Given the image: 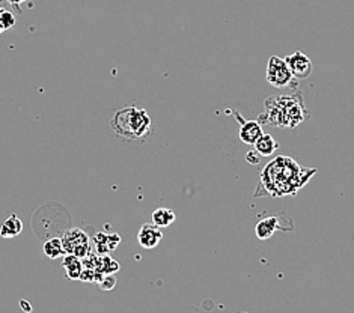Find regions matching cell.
Wrapping results in <instances>:
<instances>
[{
	"mask_svg": "<svg viewBox=\"0 0 354 313\" xmlns=\"http://www.w3.org/2000/svg\"><path fill=\"white\" fill-rule=\"evenodd\" d=\"M98 285L103 291H112L116 285V278L113 274H103L98 281Z\"/></svg>",
	"mask_w": 354,
	"mask_h": 313,
	"instance_id": "e0dca14e",
	"label": "cell"
},
{
	"mask_svg": "<svg viewBox=\"0 0 354 313\" xmlns=\"http://www.w3.org/2000/svg\"><path fill=\"white\" fill-rule=\"evenodd\" d=\"M267 82L274 88L288 86L292 82V73L290 71L288 65H286L285 59L277 56L270 57L267 65Z\"/></svg>",
	"mask_w": 354,
	"mask_h": 313,
	"instance_id": "5b68a950",
	"label": "cell"
},
{
	"mask_svg": "<svg viewBox=\"0 0 354 313\" xmlns=\"http://www.w3.org/2000/svg\"><path fill=\"white\" fill-rule=\"evenodd\" d=\"M235 116L240 121V140L246 145H255V142L264 134L263 126L257 121L241 120L239 113H235Z\"/></svg>",
	"mask_w": 354,
	"mask_h": 313,
	"instance_id": "ba28073f",
	"label": "cell"
},
{
	"mask_svg": "<svg viewBox=\"0 0 354 313\" xmlns=\"http://www.w3.org/2000/svg\"><path fill=\"white\" fill-rule=\"evenodd\" d=\"M267 113L261 115V121L266 124H272L277 126H288L286 125V115L288 113L290 126H296L305 120V106L301 104L300 99H294L292 97H281L272 98L266 101Z\"/></svg>",
	"mask_w": 354,
	"mask_h": 313,
	"instance_id": "3957f363",
	"label": "cell"
},
{
	"mask_svg": "<svg viewBox=\"0 0 354 313\" xmlns=\"http://www.w3.org/2000/svg\"><path fill=\"white\" fill-rule=\"evenodd\" d=\"M285 62L288 65L292 77L296 79H308L312 73L310 59L301 52H294L285 57Z\"/></svg>",
	"mask_w": 354,
	"mask_h": 313,
	"instance_id": "8992f818",
	"label": "cell"
},
{
	"mask_svg": "<svg viewBox=\"0 0 354 313\" xmlns=\"http://www.w3.org/2000/svg\"><path fill=\"white\" fill-rule=\"evenodd\" d=\"M314 173L306 175V169L292 162L291 158L279 157L264 167L261 181L272 196H285V194H296Z\"/></svg>",
	"mask_w": 354,
	"mask_h": 313,
	"instance_id": "6da1fadb",
	"label": "cell"
},
{
	"mask_svg": "<svg viewBox=\"0 0 354 313\" xmlns=\"http://www.w3.org/2000/svg\"><path fill=\"white\" fill-rule=\"evenodd\" d=\"M20 306H21V309H26V312H30V310H32L30 304H29L26 300H23V301L20 303Z\"/></svg>",
	"mask_w": 354,
	"mask_h": 313,
	"instance_id": "d6986e66",
	"label": "cell"
},
{
	"mask_svg": "<svg viewBox=\"0 0 354 313\" xmlns=\"http://www.w3.org/2000/svg\"><path fill=\"white\" fill-rule=\"evenodd\" d=\"M111 126L118 137L127 142H145L153 134V121L145 108L124 107L113 115Z\"/></svg>",
	"mask_w": 354,
	"mask_h": 313,
	"instance_id": "7a4b0ae2",
	"label": "cell"
},
{
	"mask_svg": "<svg viewBox=\"0 0 354 313\" xmlns=\"http://www.w3.org/2000/svg\"><path fill=\"white\" fill-rule=\"evenodd\" d=\"M279 229V222L276 217H266L259 220L255 226V234L259 240H268L272 238L273 234Z\"/></svg>",
	"mask_w": 354,
	"mask_h": 313,
	"instance_id": "9c48e42d",
	"label": "cell"
},
{
	"mask_svg": "<svg viewBox=\"0 0 354 313\" xmlns=\"http://www.w3.org/2000/svg\"><path fill=\"white\" fill-rule=\"evenodd\" d=\"M175 218H176L175 213L169 208H157L153 213V223L158 226L160 229H162V227L171 226L175 222Z\"/></svg>",
	"mask_w": 354,
	"mask_h": 313,
	"instance_id": "4fadbf2b",
	"label": "cell"
},
{
	"mask_svg": "<svg viewBox=\"0 0 354 313\" xmlns=\"http://www.w3.org/2000/svg\"><path fill=\"white\" fill-rule=\"evenodd\" d=\"M65 255H74L80 259L91 253V240L82 229H71L62 236Z\"/></svg>",
	"mask_w": 354,
	"mask_h": 313,
	"instance_id": "277c9868",
	"label": "cell"
},
{
	"mask_svg": "<svg viewBox=\"0 0 354 313\" xmlns=\"http://www.w3.org/2000/svg\"><path fill=\"white\" fill-rule=\"evenodd\" d=\"M15 26V15L8 11L6 8L0 6V33H3L5 30H10Z\"/></svg>",
	"mask_w": 354,
	"mask_h": 313,
	"instance_id": "2e32d148",
	"label": "cell"
},
{
	"mask_svg": "<svg viewBox=\"0 0 354 313\" xmlns=\"http://www.w3.org/2000/svg\"><path fill=\"white\" fill-rule=\"evenodd\" d=\"M255 151L258 152L259 155L263 157H270L274 154V151L277 149V142L273 139V136L270 134H263L257 142H255Z\"/></svg>",
	"mask_w": 354,
	"mask_h": 313,
	"instance_id": "7c38bea8",
	"label": "cell"
},
{
	"mask_svg": "<svg viewBox=\"0 0 354 313\" xmlns=\"http://www.w3.org/2000/svg\"><path fill=\"white\" fill-rule=\"evenodd\" d=\"M120 269V264L109 255H100L97 258V267L95 272L101 274H115Z\"/></svg>",
	"mask_w": 354,
	"mask_h": 313,
	"instance_id": "9a60e30c",
	"label": "cell"
},
{
	"mask_svg": "<svg viewBox=\"0 0 354 313\" xmlns=\"http://www.w3.org/2000/svg\"><path fill=\"white\" fill-rule=\"evenodd\" d=\"M259 154L257 151H250V152H248V155H246V160L248 162L250 163V164H257V163H259Z\"/></svg>",
	"mask_w": 354,
	"mask_h": 313,
	"instance_id": "ac0fdd59",
	"label": "cell"
},
{
	"mask_svg": "<svg viewBox=\"0 0 354 313\" xmlns=\"http://www.w3.org/2000/svg\"><path fill=\"white\" fill-rule=\"evenodd\" d=\"M64 268L65 273L71 281H79L80 274L83 272V262L80 258L74 255H65L64 258Z\"/></svg>",
	"mask_w": 354,
	"mask_h": 313,
	"instance_id": "8fae6325",
	"label": "cell"
},
{
	"mask_svg": "<svg viewBox=\"0 0 354 313\" xmlns=\"http://www.w3.org/2000/svg\"><path fill=\"white\" fill-rule=\"evenodd\" d=\"M23 231V222L17 214H11L5 222L0 225V236L3 238H14Z\"/></svg>",
	"mask_w": 354,
	"mask_h": 313,
	"instance_id": "30bf717a",
	"label": "cell"
},
{
	"mask_svg": "<svg viewBox=\"0 0 354 313\" xmlns=\"http://www.w3.org/2000/svg\"><path fill=\"white\" fill-rule=\"evenodd\" d=\"M162 240H163V234L160 231V227L156 226L154 223L143 225L138 232V241L142 247L147 250L156 249Z\"/></svg>",
	"mask_w": 354,
	"mask_h": 313,
	"instance_id": "52a82bcc",
	"label": "cell"
},
{
	"mask_svg": "<svg viewBox=\"0 0 354 313\" xmlns=\"http://www.w3.org/2000/svg\"><path fill=\"white\" fill-rule=\"evenodd\" d=\"M44 253L46 256L50 259H57L65 255L64 250V244H62V238H57V236H53L44 243Z\"/></svg>",
	"mask_w": 354,
	"mask_h": 313,
	"instance_id": "5bb4252c",
	"label": "cell"
},
{
	"mask_svg": "<svg viewBox=\"0 0 354 313\" xmlns=\"http://www.w3.org/2000/svg\"><path fill=\"white\" fill-rule=\"evenodd\" d=\"M8 2H10L11 5H15V6H19V5L24 3V2H28V0H8Z\"/></svg>",
	"mask_w": 354,
	"mask_h": 313,
	"instance_id": "ffe728a7",
	"label": "cell"
}]
</instances>
